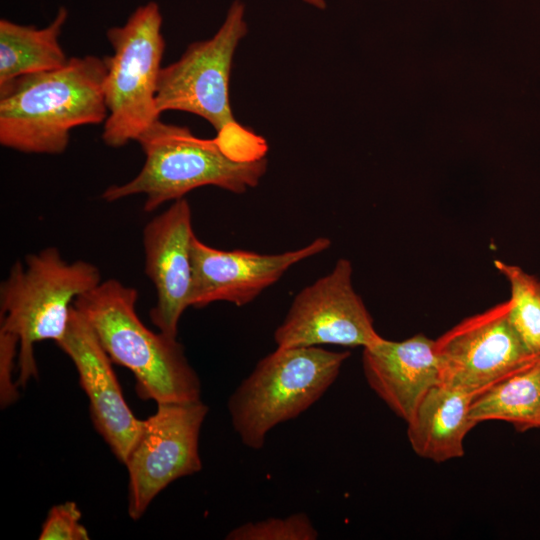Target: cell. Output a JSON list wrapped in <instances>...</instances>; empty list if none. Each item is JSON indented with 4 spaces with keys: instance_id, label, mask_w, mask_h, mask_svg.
<instances>
[{
    "instance_id": "cell-11",
    "label": "cell",
    "mask_w": 540,
    "mask_h": 540,
    "mask_svg": "<svg viewBox=\"0 0 540 540\" xmlns=\"http://www.w3.org/2000/svg\"><path fill=\"white\" fill-rule=\"evenodd\" d=\"M330 246L329 238L318 237L295 250L260 254L240 249H217L194 235L191 242V307L202 308L217 301L244 306L276 283L290 267Z\"/></svg>"
},
{
    "instance_id": "cell-22",
    "label": "cell",
    "mask_w": 540,
    "mask_h": 540,
    "mask_svg": "<svg viewBox=\"0 0 540 540\" xmlns=\"http://www.w3.org/2000/svg\"><path fill=\"white\" fill-rule=\"evenodd\" d=\"M303 1L318 9H324L326 7L325 0H303Z\"/></svg>"
},
{
    "instance_id": "cell-6",
    "label": "cell",
    "mask_w": 540,
    "mask_h": 540,
    "mask_svg": "<svg viewBox=\"0 0 540 540\" xmlns=\"http://www.w3.org/2000/svg\"><path fill=\"white\" fill-rule=\"evenodd\" d=\"M348 351L319 346L277 347L258 361L228 400L235 432L250 449L316 403L337 379Z\"/></svg>"
},
{
    "instance_id": "cell-4",
    "label": "cell",
    "mask_w": 540,
    "mask_h": 540,
    "mask_svg": "<svg viewBox=\"0 0 540 540\" xmlns=\"http://www.w3.org/2000/svg\"><path fill=\"white\" fill-rule=\"evenodd\" d=\"M145 155L139 173L130 181L102 193L107 202L143 194V209L151 212L194 189L215 186L242 194L256 187L267 171V158L240 161L216 137L200 138L186 126L158 119L136 141Z\"/></svg>"
},
{
    "instance_id": "cell-5",
    "label": "cell",
    "mask_w": 540,
    "mask_h": 540,
    "mask_svg": "<svg viewBox=\"0 0 540 540\" xmlns=\"http://www.w3.org/2000/svg\"><path fill=\"white\" fill-rule=\"evenodd\" d=\"M102 282L94 264L66 261L55 247L16 261L0 285V331L19 340L17 386L37 376L34 344L60 341L75 299Z\"/></svg>"
},
{
    "instance_id": "cell-8",
    "label": "cell",
    "mask_w": 540,
    "mask_h": 540,
    "mask_svg": "<svg viewBox=\"0 0 540 540\" xmlns=\"http://www.w3.org/2000/svg\"><path fill=\"white\" fill-rule=\"evenodd\" d=\"M208 413L201 401L157 404L125 466L129 475L128 513L139 519L152 500L173 481L199 472V435Z\"/></svg>"
},
{
    "instance_id": "cell-14",
    "label": "cell",
    "mask_w": 540,
    "mask_h": 540,
    "mask_svg": "<svg viewBox=\"0 0 540 540\" xmlns=\"http://www.w3.org/2000/svg\"><path fill=\"white\" fill-rule=\"evenodd\" d=\"M362 364L370 388L406 422L428 391L442 383L435 340L424 334L403 341L382 337L363 348Z\"/></svg>"
},
{
    "instance_id": "cell-19",
    "label": "cell",
    "mask_w": 540,
    "mask_h": 540,
    "mask_svg": "<svg viewBox=\"0 0 540 540\" xmlns=\"http://www.w3.org/2000/svg\"><path fill=\"white\" fill-rule=\"evenodd\" d=\"M319 536L308 515L302 512L283 518L246 522L232 529L228 540H315Z\"/></svg>"
},
{
    "instance_id": "cell-17",
    "label": "cell",
    "mask_w": 540,
    "mask_h": 540,
    "mask_svg": "<svg viewBox=\"0 0 540 540\" xmlns=\"http://www.w3.org/2000/svg\"><path fill=\"white\" fill-rule=\"evenodd\" d=\"M470 418L477 424L500 420L518 432L540 427V356L475 394Z\"/></svg>"
},
{
    "instance_id": "cell-10",
    "label": "cell",
    "mask_w": 540,
    "mask_h": 540,
    "mask_svg": "<svg viewBox=\"0 0 540 540\" xmlns=\"http://www.w3.org/2000/svg\"><path fill=\"white\" fill-rule=\"evenodd\" d=\"M509 300L465 318L435 340L442 383L475 395L540 355L509 320Z\"/></svg>"
},
{
    "instance_id": "cell-20",
    "label": "cell",
    "mask_w": 540,
    "mask_h": 540,
    "mask_svg": "<svg viewBox=\"0 0 540 540\" xmlns=\"http://www.w3.org/2000/svg\"><path fill=\"white\" fill-rule=\"evenodd\" d=\"M81 511L75 502L54 505L41 528L40 540H87L89 534L80 523Z\"/></svg>"
},
{
    "instance_id": "cell-1",
    "label": "cell",
    "mask_w": 540,
    "mask_h": 540,
    "mask_svg": "<svg viewBox=\"0 0 540 540\" xmlns=\"http://www.w3.org/2000/svg\"><path fill=\"white\" fill-rule=\"evenodd\" d=\"M106 65L93 55L0 86V144L23 153L56 155L79 126L104 123Z\"/></svg>"
},
{
    "instance_id": "cell-18",
    "label": "cell",
    "mask_w": 540,
    "mask_h": 540,
    "mask_svg": "<svg viewBox=\"0 0 540 540\" xmlns=\"http://www.w3.org/2000/svg\"><path fill=\"white\" fill-rule=\"evenodd\" d=\"M494 266L510 285L509 320L527 346L540 355V279L500 260Z\"/></svg>"
},
{
    "instance_id": "cell-3",
    "label": "cell",
    "mask_w": 540,
    "mask_h": 540,
    "mask_svg": "<svg viewBox=\"0 0 540 540\" xmlns=\"http://www.w3.org/2000/svg\"><path fill=\"white\" fill-rule=\"evenodd\" d=\"M245 5L235 0L217 32L191 43L178 60L162 67L158 77L156 107L160 114L183 111L205 119L216 138L235 159L266 157V140L239 123L230 104L233 58L247 34Z\"/></svg>"
},
{
    "instance_id": "cell-7",
    "label": "cell",
    "mask_w": 540,
    "mask_h": 540,
    "mask_svg": "<svg viewBox=\"0 0 540 540\" xmlns=\"http://www.w3.org/2000/svg\"><path fill=\"white\" fill-rule=\"evenodd\" d=\"M159 5L138 6L125 24L107 30L113 53L104 57L107 118L102 140L120 148L138 138L158 119L156 92L165 51Z\"/></svg>"
},
{
    "instance_id": "cell-15",
    "label": "cell",
    "mask_w": 540,
    "mask_h": 540,
    "mask_svg": "<svg viewBox=\"0 0 540 540\" xmlns=\"http://www.w3.org/2000/svg\"><path fill=\"white\" fill-rule=\"evenodd\" d=\"M473 396L445 383L431 388L406 422L413 451L436 463L464 456V439L476 425L469 413Z\"/></svg>"
},
{
    "instance_id": "cell-21",
    "label": "cell",
    "mask_w": 540,
    "mask_h": 540,
    "mask_svg": "<svg viewBox=\"0 0 540 540\" xmlns=\"http://www.w3.org/2000/svg\"><path fill=\"white\" fill-rule=\"evenodd\" d=\"M19 346L18 338L10 333L0 331V394L1 405L12 403L18 397L16 385L12 384L14 359Z\"/></svg>"
},
{
    "instance_id": "cell-13",
    "label": "cell",
    "mask_w": 540,
    "mask_h": 540,
    "mask_svg": "<svg viewBox=\"0 0 540 540\" xmlns=\"http://www.w3.org/2000/svg\"><path fill=\"white\" fill-rule=\"evenodd\" d=\"M191 207L185 198L173 201L143 230L145 272L156 291L149 315L160 332L177 337L179 320L191 307L193 267Z\"/></svg>"
},
{
    "instance_id": "cell-2",
    "label": "cell",
    "mask_w": 540,
    "mask_h": 540,
    "mask_svg": "<svg viewBox=\"0 0 540 540\" xmlns=\"http://www.w3.org/2000/svg\"><path fill=\"white\" fill-rule=\"evenodd\" d=\"M138 293L116 279L78 296L73 306L94 330L112 360L129 369L144 400L188 403L200 400L199 377L176 337L147 328L136 313Z\"/></svg>"
},
{
    "instance_id": "cell-9",
    "label": "cell",
    "mask_w": 540,
    "mask_h": 540,
    "mask_svg": "<svg viewBox=\"0 0 540 540\" xmlns=\"http://www.w3.org/2000/svg\"><path fill=\"white\" fill-rule=\"evenodd\" d=\"M352 264L338 259L333 269L304 287L274 332L277 347L338 345L367 347L382 338L354 290Z\"/></svg>"
},
{
    "instance_id": "cell-12",
    "label": "cell",
    "mask_w": 540,
    "mask_h": 540,
    "mask_svg": "<svg viewBox=\"0 0 540 540\" xmlns=\"http://www.w3.org/2000/svg\"><path fill=\"white\" fill-rule=\"evenodd\" d=\"M72 360L80 385L89 399L90 414L98 433L116 458L125 464L143 427L122 394L112 360L94 330L73 306L67 331L56 343Z\"/></svg>"
},
{
    "instance_id": "cell-16",
    "label": "cell",
    "mask_w": 540,
    "mask_h": 540,
    "mask_svg": "<svg viewBox=\"0 0 540 540\" xmlns=\"http://www.w3.org/2000/svg\"><path fill=\"white\" fill-rule=\"evenodd\" d=\"M68 18L60 7L55 18L43 28L0 20V86L27 74L63 67L69 60L59 37Z\"/></svg>"
}]
</instances>
